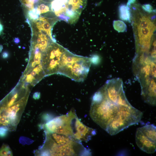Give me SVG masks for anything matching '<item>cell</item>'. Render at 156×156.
<instances>
[{"instance_id":"cell-1","label":"cell","mask_w":156,"mask_h":156,"mask_svg":"<svg viewBox=\"0 0 156 156\" xmlns=\"http://www.w3.org/2000/svg\"><path fill=\"white\" fill-rule=\"evenodd\" d=\"M92 120L111 135L138 124L143 114L127 99L121 79L107 81L93 96L90 111Z\"/></svg>"},{"instance_id":"cell-2","label":"cell","mask_w":156,"mask_h":156,"mask_svg":"<svg viewBox=\"0 0 156 156\" xmlns=\"http://www.w3.org/2000/svg\"><path fill=\"white\" fill-rule=\"evenodd\" d=\"M92 62L91 57L75 55L66 49L62 56L57 74L82 81L86 77Z\"/></svg>"},{"instance_id":"cell-3","label":"cell","mask_w":156,"mask_h":156,"mask_svg":"<svg viewBox=\"0 0 156 156\" xmlns=\"http://www.w3.org/2000/svg\"><path fill=\"white\" fill-rule=\"evenodd\" d=\"M66 49L55 42L50 43L42 57V64L46 76L58 73L62 56Z\"/></svg>"},{"instance_id":"cell-4","label":"cell","mask_w":156,"mask_h":156,"mask_svg":"<svg viewBox=\"0 0 156 156\" xmlns=\"http://www.w3.org/2000/svg\"><path fill=\"white\" fill-rule=\"evenodd\" d=\"M49 149L42 152L43 156H77L90 155L91 152L82 145L81 142L75 140L68 144H58L51 138L49 140Z\"/></svg>"},{"instance_id":"cell-5","label":"cell","mask_w":156,"mask_h":156,"mask_svg":"<svg viewBox=\"0 0 156 156\" xmlns=\"http://www.w3.org/2000/svg\"><path fill=\"white\" fill-rule=\"evenodd\" d=\"M136 144L142 151L149 154L156 150V127L153 124H147L138 128L135 134Z\"/></svg>"},{"instance_id":"cell-6","label":"cell","mask_w":156,"mask_h":156,"mask_svg":"<svg viewBox=\"0 0 156 156\" xmlns=\"http://www.w3.org/2000/svg\"><path fill=\"white\" fill-rule=\"evenodd\" d=\"M154 28V25L147 17L144 16L140 19L138 29L139 43L142 51H147L150 48Z\"/></svg>"},{"instance_id":"cell-7","label":"cell","mask_w":156,"mask_h":156,"mask_svg":"<svg viewBox=\"0 0 156 156\" xmlns=\"http://www.w3.org/2000/svg\"><path fill=\"white\" fill-rule=\"evenodd\" d=\"M87 3V0H68L65 14L66 21L71 24L75 23Z\"/></svg>"},{"instance_id":"cell-8","label":"cell","mask_w":156,"mask_h":156,"mask_svg":"<svg viewBox=\"0 0 156 156\" xmlns=\"http://www.w3.org/2000/svg\"><path fill=\"white\" fill-rule=\"evenodd\" d=\"M58 20L56 18H49L40 16L36 19L27 21L30 25L31 29L41 32L46 34L53 42H55L52 35V28Z\"/></svg>"},{"instance_id":"cell-9","label":"cell","mask_w":156,"mask_h":156,"mask_svg":"<svg viewBox=\"0 0 156 156\" xmlns=\"http://www.w3.org/2000/svg\"><path fill=\"white\" fill-rule=\"evenodd\" d=\"M73 127L74 134L73 138L81 142H87L92 136L96 134L95 129L86 126L80 121L77 116L74 120Z\"/></svg>"},{"instance_id":"cell-10","label":"cell","mask_w":156,"mask_h":156,"mask_svg":"<svg viewBox=\"0 0 156 156\" xmlns=\"http://www.w3.org/2000/svg\"><path fill=\"white\" fill-rule=\"evenodd\" d=\"M68 0H53L50 2L51 11L57 17L66 21L65 14Z\"/></svg>"},{"instance_id":"cell-11","label":"cell","mask_w":156,"mask_h":156,"mask_svg":"<svg viewBox=\"0 0 156 156\" xmlns=\"http://www.w3.org/2000/svg\"><path fill=\"white\" fill-rule=\"evenodd\" d=\"M25 99L23 98L18 102H17L10 107L7 109L5 107L6 111V115L10 119V121L14 120L16 116V114L20 109V106L21 102H23Z\"/></svg>"},{"instance_id":"cell-12","label":"cell","mask_w":156,"mask_h":156,"mask_svg":"<svg viewBox=\"0 0 156 156\" xmlns=\"http://www.w3.org/2000/svg\"><path fill=\"white\" fill-rule=\"evenodd\" d=\"M27 12L34 9L41 0H20Z\"/></svg>"},{"instance_id":"cell-13","label":"cell","mask_w":156,"mask_h":156,"mask_svg":"<svg viewBox=\"0 0 156 156\" xmlns=\"http://www.w3.org/2000/svg\"><path fill=\"white\" fill-rule=\"evenodd\" d=\"M36 8L39 15L43 13H47L51 10L50 3L42 1H41Z\"/></svg>"},{"instance_id":"cell-14","label":"cell","mask_w":156,"mask_h":156,"mask_svg":"<svg viewBox=\"0 0 156 156\" xmlns=\"http://www.w3.org/2000/svg\"><path fill=\"white\" fill-rule=\"evenodd\" d=\"M129 8L127 5H122L120 6L119 10L120 18L122 20L126 21L130 20V14Z\"/></svg>"},{"instance_id":"cell-15","label":"cell","mask_w":156,"mask_h":156,"mask_svg":"<svg viewBox=\"0 0 156 156\" xmlns=\"http://www.w3.org/2000/svg\"><path fill=\"white\" fill-rule=\"evenodd\" d=\"M113 26L114 29L118 32H123L126 31L127 26L123 21L117 20L113 22Z\"/></svg>"},{"instance_id":"cell-16","label":"cell","mask_w":156,"mask_h":156,"mask_svg":"<svg viewBox=\"0 0 156 156\" xmlns=\"http://www.w3.org/2000/svg\"><path fill=\"white\" fill-rule=\"evenodd\" d=\"M0 156H12V153L8 146L3 144L0 149Z\"/></svg>"},{"instance_id":"cell-17","label":"cell","mask_w":156,"mask_h":156,"mask_svg":"<svg viewBox=\"0 0 156 156\" xmlns=\"http://www.w3.org/2000/svg\"><path fill=\"white\" fill-rule=\"evenodd\" d=\"M8 128L5 126L0 127V137H3L6 136L8 131Z\"/></svg>"},{"instance_id":"cell-18","label":"cell","mask_w":156,"mask_h":156,"mask_svg":"<svg viewBox=\"0 0 156 156\" xmlns=\"http://www.w3.org/2000/svg\"><path fill=\"white\" fill-rule=\"evenodd\" d=\"M142 8L145 11L150 12L153 9L152 6L149 4H145L142 6Z\"/></svg>"},{"instance_id":"cell-19","label":"cell","mask_w":156,"mask_h":156,"mask_svg":"<svg viewBox=\"0 0 156 156\" xmlns=\"http://www.w3.org/2000/svg\"><path fill=\"white\" fill-rule=\"evenodd\" d=\"M40 92H35L33 95V98L35 100H38L40 98Z\"/></svg>"},{"instance_id":"cell-20","label":"cell","mask_w":156,"mask_h":156,"mask_svg":"<svg viewBox=\"0 0 156 156\" xmlns=\"http://www.w3.org/2000/svg\"><path fill=\"white\" fill-rule=\"evenodd\" d=\"M8 57V53L5 52L3 54V58H6Z\"/></svg>"},{"instance_id":"cell-21","label":"cell","mask_w":156,"mask_h":156,"mask_svg":"<svg viewBox=\"0 0 156 156\" xmlns=\"http://www.w3.org/2000/svg\"><path fill=\"white\" fill-rule=\"evenodd\" d=\"M3 30V25L0 22V35L1 34Z\"/></svg>"},{"instance_id":"cell-22","label":"cell","mask_w":156,"mask_h":156,"mask_svg":"<svg viewBox=\"0 0 156 156\" xmlns=\"http://www.w3.org/2000/svg\"><path fill=\"white\" fill-rule=\"evenodd\" d=\"M42 1L46 2H48V3H50L51 2V1L53 0H41Z\"/></svg>"},{"instance_id":"cell-23","label":"cell","mask_w":156,"mask_h":156,"mask_svg":"<svg viewBox=\"0 0 156 156\" xmlns=\"http://www.w3.org/2000/svg\"><path fill=\"white\" fill-rule=\"evenodd\" d=\"M3 49V46L2 45H0V53L1 52Z\"/></svg>"}]
</instances>
